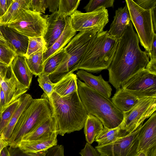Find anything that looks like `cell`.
Here are the masks:
<instances>
[{"instance_id": "1", "label": "cell", "mask_w": 156, "mask_h": 156, "mask_svg": "<svg viewBox=\"0 0 156 156\" xmlns=\"http://www.w3.org/2000/svg\"><path fill=\"white\" fill-rule=\"evenodd\" d=\"M149 61L147 53L139 46V39L130 21L120 38L107 69L109 82L117 90L129 78L145 69Z\"/></svg>"}, {"instance_id": "2", "label": "cell", "mask_w": 156, "mask_h": 156, "mask_svg": "<svg viewBox=\"0 0 156 156\" xmlns=\"http://www.w3.org/2000/svg\"><path fill=\"white\" fill-rule=\"evenodd\" d=\"M47 98L52 108L58 134L63 136L84 127L87 114L78 91L64 97L53 91Z\"/></svg>"}, {"instance_id": "3", "label": "cell", "mask_w": 156, "mask_h": 156, "mask_svg": "<svg viewBox=\"0 0 156 156\" xmlns=\"http://www.w3.org/2000/svg\"><path fill=\"white\" fill-rule=\"evenodd\" d=\"M77 91L87 115L98 118L104 127L113 129L119 126L123 118V113L111 100L90 88L79 79Z\"/></svg>"}, {"instance_id": "4", "label": "cell", "mask_w": 156, "mask_h": 156, "mask_svg": "<svg viewBox=\"0 0 156 156\" xmlns=\"http://www.w3.org/2000/svg\"><path fill=\"white\" fill-rule=\"evenodd\" d=\"M119 41L109 34L108 30L98 33L91 39L76 70L80 69L97 73L107 69L112 62Z\"/></svg>"}, {"instance_id": "5", "label": "cell", "mask_w": 156, "mask_h": 156, "mask_svg": "<svg viewBox=\"0 0 156 156\" xmlns=\"http://www.w3.org/2000/svg\"><path fill=\"white\" fill-rule=\"evenodd\" d=\"M99 33L97 28H90L80 32L64 48L65 54L58 67L49 75L55 83L63 78L76 70L77 67L92 38Z\"/></svg>"}, {"instance_id": "6", "label": "cell", "mask_w": 156, "mask_h": 156, "mask_svg": "<svg viewBox=\"0 0 156 156\" xmlns=\"http://www.w3.org/2000/svg\"><path fill=\"white\" fill-rule=\"evenodd\" d=\"M53 115L52 108L47 97L33 99L16 122L8 141L9 146L15 147L24 136Z\"/></svg>"}, {"instance_id": "7", "label": "cell", "mask_w": 156, "mask_h": 156, "mask_svg": "<svg viewBox=\"0 0 156 156\" xmlns=\"http://www.w3.org/2000/svg\"><path fill=\"white\" fill-rule=\"evenodd\" d=\"M130 17L141 45L148 52L151 49L154 35L151 10L144 9L133 0H126Z\"/></svg>"}, {"instance_id": "8", "label": "cell", "mask_w": 156, "mask_h": 156, "mask_svg": "<svg viewBox=\"0 0 156 156\" xmlns=\"http://www.w3.org/2000/svg\"><path fill=\"white\" fill-rule=\"evenodd\" d=\"M156 110V98L140 99L129 111L123 113V120L119 126L127 134L135 130Z\"/></svg>"}, {"instance_id": "9", "label": "cell", "mask_w": 156, "mask_h": 156, "mask_svg": "<svg viewBox=\"0 0 156 156\" xmlns=\"http://www.w3.org/2000/svg\"><path fill=\"white\" fill-rule=\"evenodd\" d=\"M121 87L139 99L156 98V75L145 68L125 81Z\"/></svg>"}, {"instance_id": "10", "label": "cell", "mask_w": 156, "mask_h": 156, "mask_svg": "<svg viewBox=\"0 0 156 156\" xmlns=\"http://www.w3.org/2000/svg\"><path fill=\"white\" fill-rule=\"evenodd\" d=\"M41 14L30 10L24 11L7 26L28 37L43 36L46 30V18Z\"/></svg>"}, {"instance_id": "11", "label": "cell", "mask_w": 156, "mask_h": 156, "mask_svg": "<svg viewBox=\"0 0 156 156\" xmlns=\"http://www.w3.org/2000/svg\"><path fill=\"white\" fill-rule=\"evenodd\" d=\"M142 125L114 142L104 146H97L95 149L100 156H137L138 138Z\"/></svg>"}, {"instance_id": "12", "label": "cell", "mask_w": 156, "mask_h": 156, "mask_svg": "<svg viewBox=\"0 0 156 156\" xmlns=\"http://www.w3.org/2000/svg\"><path fill=\"white\" fill-rule=\"evenodd\" d=\"M70 17L72 26L76 32L97 28L101 33L109 21L108 10L103 7L89 12L76 10Z\"/></svg>"}, {"instance_id": "13", "label": "cell", "mask_w": 156, "mask_h": 156, "mask_svg": "<svg viewBox=\"0 0 156 156\" xmlns=\"http://www.w3.org/2000/svg\"><path fill=\"white\" fill-rule=\"evenodd\" d=\"M0 85L5 95V107L26 93L28 89L18 81L11 65L8 66L1 62Z\"/></svg>"}, {"instance_id": "14", "label": "cell", "mask_w": 156, "mask_h": 156, "mask_svg": "<svg viewBox=\"0 0 156 156\" xmlns=\"http://www.w3.org/2000/svg\"><path fill=\"white\" fill-rule=\"evenodd\" d=\"M156 147V112L142 125L138 138V154Z\"/></svg>"}, {"instance_id": "15", "label": "cell", "mask_w": 156, "mask_h": 156, "mask_svg": "<svg viewBox=\"0 0 156 156\" xmlns=\"http://www.w3.org/2000/svg\"><path fill=\"white\" fill-rule=\"evenodd\" d=\"M0 30L7 41L9 47L16 55L25 56L27 50L29 38L7 26H0Z\"/></svg>"}, {"instance_id": "16", "label": "cell", "mask_w": 156, "mask_h": 156, "mask_svg": "<svg viewBox=\"0 0 156 156\" xmlns=\"http://www.w3.org/2000/svg\"><path fill=\"white\" fill-rule=\"evenodd\" d=\"M47 26L43 36L47 49L50 48L63 31L66 26L65 18L60 17L58 12L52 14L46 18Z\"/></svg>"}, {"instance_id": "17", "label": "cell", "mask_w": 156, "mask_h": 156, "mask_svg": "<svg viewBox=\"0 0 156 156\" xmlns=\"http://www.w3.org/2000/svg\"><path fill=\"white\" fill-rule=\"evenodd\" d=\"M58 135L56 133L48 138L38 140H20L15 147H18L23 152L28 154H37L46 151L57 145Z\"/></svg>"}, {"instance_id": "18", "label": "cell", "mask_w": 156, "mask_h": 156, "mask_svg": "<svg viewBox=\"0 0 156 156\" xmlns=\"http://www.w3.org/2000/svg\"><path fill=\"white\" fill-rule=\"evenodd\" d=\"M76 74L89 87L110 98L112 90L111 87L108 82L104 80L101 75L95 76L83 70L78 71Z\"/></svg>"}, {"instance_id": "19", "label": "cell", "mask_w": 156, "mask_h": 156, "mask_svg": "<svg viewBox=\"0 0 156 156\" xmlns=\"http://www.w3.org/2000/svg\"><path fill=\"white\" fill-rule=\"evenodd\" d=\"M66 26L62 33L58 39L43 53L44 64L50 57L63 48L76 35V32L73 28L70 16L65 18Z\"/></svg>"}, {"instance_id": "20", "label": "cell", "mask_w": 156, "mask_h": 156, "mask_svg": "<svg viewBox=\"0 0 156 156\" xmlns=\"http://www.w3.org/2000/svg\"><path fill=\"white\" fill-rule=\"evenodd\" d=\"M131 21L127 4L115 11V16L108 33L115 38L119 40L123 34Z\"/></svg>"}, {"instance_id": "21", "label": "cell", "mask_w": 156, "mask_h": 156, "mask_svg": "<svg viewBox=\"0 0 156 156\" xmlns=\"http://www.w3.org/2000/svg\"><path fill=\"white\" fill-rule=\"evenodd\" d=\"M58 133L56 122L53 115L24 136L20 140H36L48 138Z\"/></svg>"}, {"instance_id": "22", "label": "cell", "mask_w": 156, "mask_h": 156, "mask_svg": "<svg viewBox=\"0 0 156 156\" xmlns=\"http://www.w3.org/2000/svg\"><path fill=\"white\" fill-rule=\"evenodd\" d=\"M11 66L18 81L29 89L32 82L33 74L27 64L25 56L16 55L12 61Z\"/></svg>"}, {"instance_id": "23", "label": "cell", "mask_w": 156, "mask_h": 156, "mask_svg": "<svg viewBox=\"0 0 156 156\" xmlns=\"http://www.w3.org/2000/svg\"><path fill=\"white\" fill-rule=\"evenodd\" d=\"M33 99L29 94L25 93L21 96L19 106L1 134V136L8 142L19 119L22 113L29 106Z\"/></svg>"}, {"instance_id": "24", "label": "cell", "mask_w": 156, "mask_h": 156, "mask_svg": "<svg viewBox=\"0 0 156 156\" xmlns=\"http://www.w3.org/2000/svg\"><path fill=\"white\" fill-rule=\"evenodd\" d=\"M31 0H13L7 12L0 17L2 25L7 26L16 19L25 11L30 10Z\"/></svg>"}, {"instance_id": "25", "label": "cell", "mask_w": 156, "mask_h": 156, "mask_svg": "<svg viewBox=\"0 0 156 156\" xmlns=\"http://www.w3.org/2000/svg\"><path fill=\"white\" fill-rule=\"evenodd\" d=\"M139 100L122 87L116 90L111 99L116 107L123 113L131 109Z\"/></svg>"}, {"instance_id": "26", "label": "cell", "mask_w": 156, "mask_h": 156, "mask_svg": "<svg viewBox=\"0 0 156 156\" xmlns=\"http://www.w3.org/2000/svg\"><path fill=\"white\" fill-rule=\"evenodd\" d=\"M76 74L71 73L55 84L54 91L62 97L68 96L77 91Z\"/></svg>"}, {"instance_id": "27", "label": "cell", "mask_w": 156, "mask_h": 156, "mask_svg": "<svg viewBox=\"0 0 156 156\" xmlns=\"http://www.w3.org/2000/svg\"><path fill=\"white\" fill-rule=\"evenodd\" d=\"M102 123L97 118L87 115L84 125V133L87 143L91 144L97 135L104 129Z\"/></svg>"}, {"instance_id": "28", "label": "cell", "mask_w": 156, "mask_h": 156, "mask_svg": "<svg viewBox=\"0 0 156 156\" xmlns=\"http://www.w3.org/2000/svg\"><path fill=\"white\" fill-rule=\"evenodd\" d=\"M126 135L119 126L113 129L104 127L96 136L94 141L97 142L98 146H104L112 143L119 138Z\"/></svg>"}, {"instance_id": "29", "label": "cell", "mask_w": 156, "mask_h": 156, "mask_svg": "<svg viewBox=\"0 0 156 156\" xmlns=\"http://www.w3.org/2000/svg\"><path fill=\"white\" fill-rule=\"evenodd\" d=\"M44 52V50L42 48L26 58V62L30 70L35 76L43 72V54Z\"/></svg>"}, {"instance_id": "30", "label": "cell", "mask_w": 156, "mask_h": 156, "mask_svg": "<svg viewBox=\"0 0 156 156\" xmlns=\"http://www.w3.org/2000/svg\"><path fill=\"white\" fill-rule=\"evenodd\" d=\"M21 97L0 111V135L19 106Z\"/></svg>"}, {"instance_id": "31", "label": "cell", "mask_w": 156, "mask_h": 156, "mask_svg": "<svg viewBox=\"0 0 156 156\" xmlns=\"http://www.w3.org/2000/svg\"><path fill=\"white\" fill-rule=\"evenodd\" d=\"M80 0H59L58 13L61 17L70 16L76 10Z\"/></svg>"}, {"instance_id": "32", "label": "cell", "mask_w": 156, "mask_h": 156, "mask_svg": "<svg viewBox=\"0 0 156 156\" xmlns=\"http://www.w3.org/2000/svg\"><path fill=\"white\" fill-rule=\"evenodd\" d=\"M65 54L63 48L48 58L44 64L43 72L49 75L54 72L61 63Z\"/></svg>"}, {"instance_id": "33", "label": "cell", "mask_w": 156, "mask_h": 156, "mask_svg": "<svg viewBox=\"0 0 156 156\" xmlns=\"http://www.w3.org/2000/svg\"><path fill=\"white\" fill-rule=\"evenodd\" d=\"M28 38V47L27 53L25 55L26 58H28L30 55L41 49H44L45 52L46 51L47 49L43 36Z\"/></svg>"}, {"instance_id": "34", "label": "cell", "mask_w": 156, "mask_h": 156, "mask_svg": "<svg viewBox=\"0 0 156 156\" xmlns=\"http://www.w3.org/2000/svg\"><path fill=\"white\" fill-rule=\"evenodd\" d=\"M114 0H91L84 7L86 12L95 11L99 8L113 7Z\"/></svg>"}, {"instance_id": "35", "label": "cell", "mask_w": 156, "mask_h": 156, "mask_svg": "<svg viewBox=\"0 0 156 156\" xmlns=\"http://www.w3.org/2000/svg\"><path fill=\"white\" fill-rule=\"evenodd\" d=\"M37 81L39 85L43 90L45 94L48 97L54 91L55 84L50 80L49 75L43 72L38 76Z\"/></svg>"}, {"instance_id": "36", "label": "cell", "mask_w": 156, "mask_h": 156, "mask_svg": "<svg viewBox=\"0 0 156 156\" xmlns=\"http://www.w3.org/2000/svg\"><path fill=\"white\" fill-rule=\"evenodd\" d=\"M16 55L15 53L7 46L0 44V62L10 66Z\"/></svg>"}, {"instance_id": "37", "label": "cell", "mask_w": 156, "mask_h": 156, "mask_svg": "<svg viewBox=\"0 0 156 156\" xmlns=\"http://www.w3.org/2000/svg\"><path fill=\"white\" fill-rule=\"evenodd\" d=\"M30 10L41 14L45 13L47 8L46 0H31Z\"/></svg>"}, {"instance_id": "38", "label": "cell", "mask_w": 156, "mask_h": 156, "mask_svg": "<svg viewBox=\"0 0 156 156\" xmlns=\"http://www.w3.org/2000/svg\"><path fill=\"white\" fill-rule=\"evenodd\" d=\"M47 151L37 154H28L23 152L18 147L9 146L8 153L7 156H45Z\"/></svg>"}, {"instance_id": "39", "label": "cell", "mask_w": 156, "mask_h": 156, "mask_svg": "<svg viewBox=\"0 0 156 156\" xmlns=\"http://www.w3.org/2000/svg\"><path fill=\"white\" fill-rule=\"evenodd\" d=\"M133 2L143 9L152 10L156 7V0H134Z\"/></svg>"}, {"instance_id": "40", "label": "cell", "mask_w": 156, "mask_h": 156, "mask_svg": "<svg viewBox=\"0 0 156 156\" xmlns=\"http://www.w3.org/2000/svg\"><path fill=\"white\" fill-rule=\"evenodd\" d=\"M45 156H65L64 147L62 145H57L48 150Z\"/></svg>"}, {"instance_id": "41", "label": "cell", "mask_w": 156, "mask_h": 156, "mask_svg": "<svg viewBox=\"0 0 156 156\" xmlns=\"http://www.w3.org/2000/svg\"><path fill=\"white\" fill-rule=\"evenodd\" d=\"M79 154L81 156H100L96 150L87 143Z\"/></svg>"}, {"instance_id": "42", "label": "cell", "mask_w": 156, "mask_h": 156, "mask_svg": "<svg viewBox=\"0 0 156 156\" xmlns=\"http://www.w3.org/2000/svg\"><path fill=\"white\" fill-rule=\"evenodd\" d=\"M12 1L13 0H0V17L6 13Z\"/></svg>"}, {"instance_id": "43", "label": "cell", "mask_w": 156, "mask_h": 156, "mask_svg": "<svg viewBox=\"0 0 156 156\" xmlns=\"http://www.w3.org/2000/svg\"><path fill=\"white\" fill-rule=\"evenodd\" d=\"M59 0H46L47 8L52 13L58 12Z\"/></svg>"}, {"instance_id": "44", "label": "cell", "mask_w": 156, "mask_h": 156, "mask_svg": "<svg viewBox=\"0 0 156 156\" xmlns=\"http://www.w3.org/2000/svg\"><path fill=\"white\" fill-rule=\"evenodd\" d=\"M150 60L156 59V34H155L151 49L147 52Z\"/></svg>"}, {"instance_id": "45", "label": "cell", "mask_w": 156, "mask_h": 156, "mask_svg": "<svg viewBox=\"0 0 156 156\" xmlns=\"http://www.w3.org/2000/svg\"><path fill=\"white\" fill-rule=\"evenodd\" d=\"M145 68L150 73L156 75V59L150 60Z\"/></svg>"}, {"instance_id": "46", "label": "cell", "mask_w": 156, "mask_h": 156, "mask_svg": "<svg viewBox=\"0 0 156 156\" xmlns=\"http://www.w3.org/2000/svg\"><path fill=\"white\" fill-rule=\"evenodd\" d=\"M137 156H156V147L141 152Z\"/></svg>"}, {"instance_id": "47", "label": "cell", "mask_w": 156, "mask_h": 156, "mask_svg": "<svg viewBox=\"0 0 156 156\" xmlns=\"http://www.w3.org/2000/svg\"><path fill=\"white\" fill-rule=\"evenodd\" d=\"M0 97L2 108L1 110H2L5 107V93L1 87L0 90Z\"/></svg>"}, {"instance_id": "48", "label": "cell", "mask_w": 156, "mask_h": 156, "mask_svg": "<svg viewBox=\"0 0 156 156\" xmlns=\"http://www.w3.org/2000/svg\"><path fill=\"white\" fill-rule=\"evenodd\" d=\"M151 17L154 29L155 32L156 30V7L151 10Z\"/></svg>"}, {"instance_id": "49", "label": "cell", "mask_w": 156, "mask_h": 156, "mask_svg": "<svg viewBox=\"0 0 156 156\" xmlns=\"http://www.w3.org/2000/svg\"><path fill=\"white\" fill-rule=\"evenodd\" d=\"M8 146H9L8 141L5 140L0 135V153L4 147Z\"/></svg>"}, {"instance_id": "50", "label": "cell", "mask_w": 156, "mask_h": 156, "mask_svg": "<svg viewBox=\"0 0 156 156\" xmlns=\"http://www.w3.org/2000/svg\"><path fill=\"white\" fill-rule=\"evenodd\" d=\"M0 44L5 45L9 47L7 41L3 37L0 30Z\"/></svg>"}, {"instance_id": "51", "label": "cell", "mask_w": 156, "mask_h": 156, "mask_svg": "<svg viewBox=\"0 0 156 156\" xmlns=\"http://www.w3.org/2000/svg\"><path fill=\"white\" fill-rule=\"evenodd\" d=\"M0 88H1V86L0 85ZM2 110V108H1V99H0V111H1Z\"/></svg>"}, {"instance_id": "52", "label": "cell", "mask_w": 156, "mask_h": 156, "mask_svg": "<svg viewBox=\"0 0 156 156\" xmlns=\"http://www.w3.org/2000/svg\"><path fill=\"white\" fill-rule=\"evenodd\" d=\"M2 26V25L0 23V26Z\"/></svg>"}]
</instances>
